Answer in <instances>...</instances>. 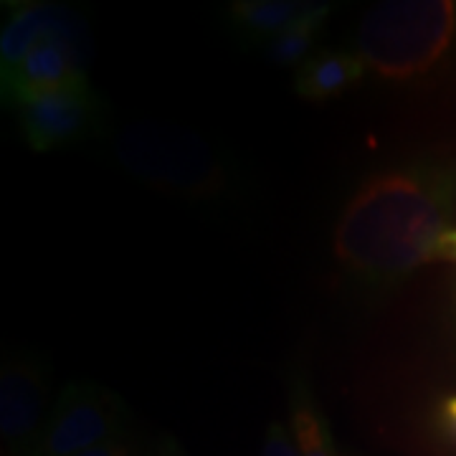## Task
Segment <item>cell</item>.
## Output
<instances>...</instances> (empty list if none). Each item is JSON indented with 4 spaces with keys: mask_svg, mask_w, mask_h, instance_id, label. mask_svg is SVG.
Wrapping results in <instances>:
<instances>
[{
    "mask_svg": "<svg viewBox=\"0 0 456 456\" xmlns=\"http://www.w3.org/2000/svg\"><path fill=\"white\" fill-rule=\"evenodd\" d=\"M292 431L302 456H342L332 444L325 419L305 391L292 398Z\"/></svg>",
    "mask_w": 456,
    "mask_h": 456,
    "instance_id": "11",
    "label": "cell"
},
{
    "mask_svg": "<svg viewBox=\"0 0 456 456\" xmlns=\"http://www.w3.org/2000/svg\"><path fill=\"white\" fill-rule=\"evenodd\" d=\"M86 69H89V61L79 53L64 46H44V49L33 51L31 56H26L11 71L0 74L3 92L18 107L20 102L44 94V92L89 84Z\"/></svg>",
    "mask_w": 456,
    "mask_h": 456,
    "instance_id": "8",
    "label": "cell"
},
{
    "mask_svg": "<svg viewBox=\"0 0 456 456\" xmlns=\"http://www.w3.org/2000/svg\"><path fill=\"white\" fill-rule=\"evenodd\" d=\"M436 259L456 261V231H449L439 244V256Z\"/></svg>",
    "mask_w": 456,
    "mask_h": 456,
    "instance_id": "16",
    "label": "cell"
},
{
    "mask_svg": "<svg viewBox=\"0 0 456 456\" xmlns=\"http://www.w3.org/2000/svg\"><path fill=\"white\" fill-rule=\"evenodd\" d=\"M441 424L446 426V431L452 436H456V395L444 398V403H441Z\"/></svg>",
    "mask_w": 456,
    "mask_h": 456,
    "instance_id": "15",
    "label": "cell"
},
{
    "mask_svg": "<svg viewBox=\"0 0 456 456\" xmlns=\"http://www.w3.org/2000/svg\"><path fill=\"white\" fill-rule=\"evenodd\" d=\"M77 456H134V444L130 436H117V439L99 444L94 449H86Z\"/></svg>",
    "mask_w": 456,
    "mask_h": 456,
    "instance_id": "14",
    "label": "cell"
},
{
    "mask_svg": "<svg viewBox=\"0 0 456 456\" xmlns=\"http://www.w3.org/2000/svg\"><path fill=\"white\" fill-rule=\"evenodd\" d=\"M325 20H310V23H302L297 28H289L287 33H281L277 38H272L269 44H264V53L272 64L281 66V69H292L294 71L310 59L312 46H314V38L320 33V26Z\"/></svg>",
    "mask_w": 456,
    "mask_h": 456,
    "instance_id": "12",
    "label": "cell"
},
{
    "mask_svg": "<svg viewBox=\"0 0 456 456\" xmlns=\"http://www.w3.org/2000/svg\"><path fill=\"white\" fill-rule=\"evenodd\" d=\"M49 375L31 358L5 360L0 373V436L16 452H31L49 419Z\"/></svg>",
    "mask_w": 456,
    "mask_h": 456,
    "instance_id": "7",
    "label": "cell"
},
{
    "mask_svg": "<svg viewBox=\"0 0 456 456\" xmlns=\"http://www.w3.org/2000/svg\"><path fill=\"white\" fill-rule=\"evenodd\" d=\"M44 46H64L92 61V31L79 13L53 3L13 5L0 33V71H11Z\"/></svg>",
    "mask_w": 456,
    "mask_h": 456,
    "instance_id": "5",
    "label": "cell"
},
{
    "mask_svg": "<svg viewBox=\"0 0 456 456\" xmlns=\"http://www.w3.org/2000/svg\"><path fill=\"white\" fill-rule=\"evenodd\" d=\"M368 69L358 51L322 49L314 51L305 64L294 71V92L310 102H330L350 92L362 82Z\"/></svg>",
    "mask_w": 456,
    "mask_h": 456,
    "instance_id": "10",
    "label": "cell"
},
{
    "mask_svg": "<svg viewBox=\"0 0 456 456\" xmlns=\"http://www.w3.org/2000/svg\"><path fill=\"white\" fill-rule=\"evenodd\" d=\"M456 203V175L439 165L368 180L335 228V259L350 277L388 287L439 256Z\"/></svg>",
    "mask_w": 456,
    "mask_h": 456,
    "instance_id": "1",
    "label": "cell"
},
{
    "mask_svg": "<svg viewBox=\"0 0 456 456\" xmlns=\"http://www.w3.org/2000/svg\"><path fill=\"white\" fill-rule=\"evenodd\" d=\"M259 456H302L292 428L284 421H272L266 434H264Z\"/></svg>",
    "mask_w": 456,
    "mask_h": 456,
    "instance_id": "13",
    "label": "cell"
},
{
    "mask_svg": "<svg viewBox=\"0 0 456 456\" xmlns=\"http://www.w3.org/2000/svg\"><path fill=\"white\" fill-rule=\"evenodd\" d=\"M332 11L320 0H239L228 8L233 28L254 44H269L289 28L310 20H325Z\"/></svg>",
    "mask_w": 456,
    "mask_h": 456,
    "instance_id": "9",
    "label": "cell"
},
{
    "mask_svg": "<svg viewBox=\"0 0 456 456\" xmlns=\"http://www.w3.org/2000/svg\"><path fill=\"white\" fill-rule=\"evenodd\" d=\"M150 456H185V452H183L173 439H163L158 441V446L152 449V454Z\"/></svg>",
    "mask_w": 456,
    "mask_h": 456,
    "instance_id": "17",
    "label": "cell"
},
{
    "mask_svg": "<svg viewBox=\"0 0 456 456\" xmlns=\"http://www.w3.org/2000/svg\"><path fill=\"white\" fill-rule=\"evenodd\" d=\"M127 408L97 383H69L51 406L46 426L28 456H77L125 436Z\"/></svg>",
    "mask_w": 456,
    "mask_h": 456,
    "instance_id": "4",
    "label": "cell"
},
{
    "mask_svg": "<svg viewBox=\"0 0 456 456\" xmlns=\"http://www.w3.org/2000/svg\"><path fill=\"white\" fill-rule=\"evenodd\" d=\"M102 107L89 84L53 89L18 104V122L36 152L79 142L97 130Z\"/></svg>",
    "mask_w": 456,
    "mask_h": 456,
    "instance_id": "6",
    "label": "cell"
},
{
    "mask_svg": "<svg viewBox=\"0 0 456 456\" xmlns=\"http://www.w3.org/2000/svg\"><path fill=\"white\" fill-rule=\"evenodd\" d=\"M114 155L134 178L178 196H216L226 170L193 134L160 127H127L114 137Z\"/></svg>",
    "mask_w": 456,
    "mask_h": 456,
    "instance_id": "3",
    "label": "cell"
},
{
    "mask_svg": "<svg viewBox=\"0 0 456 456\" xmlns=\"http://www.w3.org/2000/svg\"><path fill=\"white\" fill-rule=\"evenodd\" d=\"M456 44L454 0H386L360 18L355 51L383 82H413Z\"/></svg>",
    "mask_w": 456,
    "mask_h": 456,
    "instance_id": "2",
    "label": "cell"
}]
</instances>
